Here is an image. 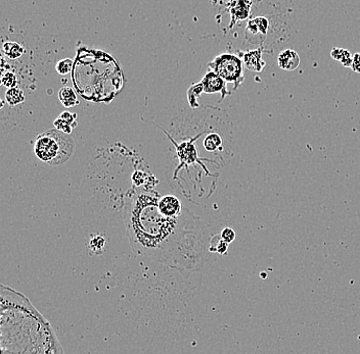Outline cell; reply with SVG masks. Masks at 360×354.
Returning a JSON list of instances; mask_svg holds the SVG:
<instances>
[{
	"instance_id": "cell-1",
	"label": "cell",
	"mask_w": 360,
	"mask_h": 354,
	"mask_svg": "<svg viewBox=\"0 0 360 354\" xmlns=\"http://www.w3.org/2000/svg\"><path fill=\"white\" fill-rule=\"evenodd\" d=\"M156 192L142 191L125 205L124 221L133 252L189 275L199 270L210 247V233L201 220L183 207L177 217L159 208Z\"/></svg>"
},
{
	"instance_id": "cell-2",
	"label": "cell",
	"mask_w": 360,
	"mask_h": 354,
	"mask_svg": "<svg viewBox=\"0 0 360 354\" xmlns=\"http://www.w3.org/2000/svg\"><path fill=\"white\" fill-rule=\"evenodd\" d=\"M0 348L1 353L64 352L50 321L27 296L4 285L0 286Z\"/></svg>"
},
{
	"instance_id": "cell-3",
	"label": "cell",
	"mask_w": 360,
	"mask_h": 354,
	"mask_svg": "<svg viewBox=\"0 0 360 354\" xmlns=\"http://www.w3.org/2000/svg\"><path fill=\"white\" fill-rule=\"evenodd\" d=\"M74 150V138L56 128L43 132L34 142V153L37 158L51 166L68 162Z\"/></svg>"
},
{
	"instance_id": "cell-4",
	"label": "cell",
	"mask_w": 360,
	"mask_h": 354,
	"mask_svg": "<svg viewBox=\"0 0 360 354\" xmlns=\"http://www.w3.org/2000/svg\"><path fill=\"white\" fill-rule=\"evenodd\" d=\"M208 66L212 71L220 76L226 83L233 84L234 90L238 89L244 81V60L237 54L221 53L216 56Z\"/></svg>"
},
{
	"instance_id": "cell-5",
	"label": "cell",
	"mask_w": 360,
	"mask_h": 354,
	"mask_svg": "<svg viewBox=\"0 0 360 354\" xmlns=\"http://www.w3.org/2000/svg\"><path fill=\"white\" fill-rule=\"evenodd\" d=\"M201 83L203 84L205 94H221V99L229 94L227 90V83L216 72L210 70L202 78Z\"/></svg>"
},
{
	"instance_id": "cell-6",
	"label": "cell",
	"mask_w": 360,
	"mask_h": 354,
	"mask_svg": "<svg viewBox=\"0 0 360 354\" xmlns=\"http://www.w3.org/2000/svg\"><path fill=\"white\" fill-rule=\"evenodd\" d=\"M159 208L162 214L168 217H177L181 214L183 206L180 200L174 195H166L160 197Z\"/></svg>"
},
{
	"instance_id": "cell-7",
	"label": "cell",
	"mask_w": 360,
	"mask_h": 354,
	"mask_svg": "<svg viewBox=\"0 0 360 354\" xmlns=\"http://www.w3.org/2000/svg\"><path fill=\"white\" fill-rule=\"evenodd\" d=\"M243 60L245 68H247L249 71L257 73L262 72L266 64L262 59V48L246 52L243 56Z\"/></svg>"
},
{
	"instance_id": "cell-8",
	"label": "cell",
	"mask_w": 360,
	"mask_h": 354,
	"mask_svg": "<svg viewBox=\"0 0 360 354\" xmlns=\"http://www.w3.org/2000/svg\"><path fill=\"white\" fill-rule=\"evenodd\" d=\"M278 67L284 71H294L299 67V54L293 49H286L281 51L277 56Z\"/></svg>"
},
{
	"instance_id": "cell-9",
	"label": "cell",
	"mask_w": 360,
	"mask_h": 354,
	"mask_svg": "<svg viewBox=\"0 0 360 354\" xmlns=\"http://www.w3.org/2000/svg\"><path fill=\"white\" fill-rule=\"evenodd\" d=\"M230 14L233 22L246 20L250 14V0H230Z\"/></svg>"
},
{
	"instance_id": "cell-10",
	"label": "cell",
	"mask_w": 360,
	"mask_h": 354,
	"mask_svg": "<svg viewBox=\"0 0 360 354\" xmlns=\"http://www.w3.org/2000/svg\"><path fill=\"white\" fill-rule=\"evenodd\" d=\"M77 114H73L70 111H64L60 116L53 122V125L58 130L67 134H72L74 129L77 127Z\"/></svg>"
},
{
	"instance_id": "cell-11",
	"label": "cell",
	"mask_w": 360,
	"mask_h": 354,
	"mask_svg": "<svg viewBox=\"0 0 360 354\" xmlns=\"http://www.w3.org/2000/svg\"><path fill=\"white\" fill-rule=\"evenodd\" d=\"M58 99L66 108H72L79 104L77 98V94L71 87H62L58 91Z\"/></svg>"
},
{
	"instance_id": "cell-12",
	"label": "cell",
	"mask_w": 360,
	"mask_h": 354,
	"mask_svg": "<svg viewBox=\"0 0 360 354\" xmlns=\"http://www.w3.org/2000/svg\"><path fill=\"white\" fill-rule=\"evenodd\" d=\"M2 52L8 59L15 60L23 56L25 53V48L18 42L8 41L3 44Z\"/></svg>"
},
{
	"instance_id": "cell-13",
	"label": "cell",
	"mask_w": 360,
	"mask_h": 354,
	"mask_svg": "<svg viewBox=\"0 0 360 354\" xmlns=\"http://www.w3.org/2000/svg\"><path fill=\"white\" fill-rule=\"evenodd\" d=\"M268 20L263 17H259L253 20H250L248 22V26H247V31L249 33H251L252 35L261 33L263 35H266L268 30Z\"/></svg>"
},
{
	"instance_id": "cell-14",
	"label": "cell",
	"mask_w": 360,
	"mask_h": 354,
	"mask_svg": "<svg viewBox=\"0 0 360 354\" xmlns=\"http://www.w3.org/2000/svg\"><path fill=\"white\" fill-rule=\"evenodd\" d=\"M5 100L11 106H17L19 104H22L26 100L25 92L19 87L8 88L5 93Z\"/></svg>"
},
{
	"instance_id": "cell-15",
	"label": "cell",
	"mask_w": 360,
	"mask_h": 354,
	"mask_svg": "<svg viewBox=\"0 0 360 354\" xmlns=\"http://www.w3.org/2000/svg\"><path fill=\"white\" fill-rule=\"evenodd\" d=\"M203 146L209 152H216L222 149L223 140L221 136L218 135L217 133H211L204 139Z\"/></svg>"
},
{
	"instance_id": "cell-16",
	"label": "cell",
	"mask_w": 360,
	"mask_h": 354,
	"mask_svg": "<svg viewBox=\"0 0 360 354\" xmlns=\"http://www.w3.org/2000/svg\"><path fill=\"white\" fill-rule=\"evenodd\" d=\"M331 56L335 60L341 62L344 67L351 68L353 55L350 53L349 50L343 49V48L335 47V48H333L332 51H331Z\"/></svg>"
},
{
	"instance_id": "cell-17",
	"label": "cell",
	"mask_w": 360,
	"mask_h": 354,
	"mask_svg": "<svg viewBox=\"0 0 360 354\" xmlns=\"http://www.w3.org/2000/svg\"><path fill=\"white\" fill-rule=\"evenodd\" d=\"M204 93V88H203V84L201 81L197 84L192 85L189 90H187V101L192 108H198L200 106L199 104V98L200 96Z\"/></svg>"
},
{
	"instance_id": "cell-18",
	"label": "cell",
	"mask_w": 360,
	"mask_h": 354,
	"mask_svg": "<svg viewBox=\"0 0 360 354\" xmlns=\"http://www.w3.org/2000/svg\"><path fill=\"white\" fill-rule=\"evenodd\" d=\"M229 243L224 241L221 237V235H216L211 239L209 251L210 252H216L220 255H225L228 250Z\"/></svg>"
},
{
	"instance_id": "cell-19",
	"label": "cell",
	"mask_w": 360,
	"mask_h": 354,
	"mask_svg": "<svg viewBox=\"0 0 360 354\" xmlns=\"http://www.w3.org/2000/svg\"><path fill=\"white\" fill-rule=\"evenodd\" d=\"M73 68H74V61L71 58L61 59L56 63V66H55L56 72L62 76L70 74L72 72Z\"/></svg>"
},
{
	"instance_id": "cell-20",
	"label": "cell",
	"mask_w": 360,
	"mask_h": 354,
	"mask_svg": "<svg viewBox=\"0 0 360 354\" xmlns=\"http://www.w3.org/2000/svg\"><path fill=\"white\" fill-rule=\"evenodd\" d=\"M1 83L6 88L17 87V85H18V77L13 72L7 71L4 74H2Z\"/></svg>"
},
{
	"instance_id": "cell-21",
	"label": "cell",
	"mask_w": 360,
	"mask_h": 354,
	"mask_svg": "<svg viewBox=\"0 0 360 354\" xmlns=\"http://www.w3.org/2000/svg\"><path fill=\"white\" fill-rule=\"evenodd\" d=\"M221 237L224 241H226L227 243L231 244L234 240H236V232H234L232 229L230 228H225L222 230L221 232Z\"/></svg>"
},
{
	"instance_id": "cell-22",
	"label": "cell",
	"mask_w": 360,
	"mask_h": 354,
	"mask_svg": "<svg viewBox=\"0 0 360 354\" xmlns=\"http://www.w3.org/2000/svg\"><path fill=\"white\" fill-rule=\"evenodd\" d=\"M104 244H105V241H104V239L103 238H102V237H100V236H98L97 238H95V239H91L90 240V242H89V246L91 247V249H93V250H96V249H98V247H99V249L100 248H103L104 247Z\"/></svg>"
},
{
	"instance_id": "cell-23",
	"label": "cell",
	"mask_w": 360,
	"mask_h": 354,
	"mask_svg": "<svg viewBox=\"0 0 360 354\" xmlns=\"http://www.w3.org/2000/svg\"><path fill=\"white\" fill-rule=\"evenodd\" d=\"M351 70L355 73H360V53H354L352 64H351Z\"/></svg>"
}]
</instances>
